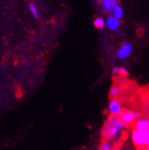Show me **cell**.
<instances>
[{"instance_id":"1","label":"cell","mask_w":149,"mask_h":150,"mask_svg":"<svg viewBox=\"0 0 149 150\" xmlns=\"http://www.w3.org/2000/svg\"><path fill=\"white\" fill-rule=\"evenodd\" d=\"M133 144L138 148H146L149 145V132H140L133 129L132 132Z\"/></svg>"},{"instance_id":"2","label":"cell","mask_w":149,"mask_h":150,"mask_svg":"<svg viewBox=\"0 0 149 150\" xmlns=\"http://www.w3.org/2000/svg\"><path fill=\"white\" fill-rule=\"evenodd\" d=\"M119 121H120V118H119L118 115H111L107 121L105 122V124L103 125L102 128V136L105 138H108L109 137V134H110V132L113 128V126L115 125Z\"/></svg>"},{"instance_id":"3","label":"cell","mask_w":149,"mask_h":150,"mask_svg":"<svg viewBox=\"0 0 149 150\" xmlns=\"http://www.w3.org/2000/svg\"><path fill=\"white\" fill-rule=\"evenodd\" d=\"M132 50H133L132 44L129 43V42H125V43H124L122 45L121 48L119 49V50L117 51L116 56H117L118 59H126L127 57L130 56L131 52H132Z\"/></svg>"},{"instance_id":"4","label":"cell","mask_w":149,"mask_h":150,"mask_svg":"<svg viewBox=\"0 0 149 150\" xmlns=\"http://www.w3.org/2000/svg\"><path fill=\"white\" fill-rule=\"evenodd\" d=\"M109 111L111 112V115H120L122 112V106L121 103L118 100L113 99L109 103Z\"/></svg>"},{"instance_id":"5","label":"cell","mask_w":149,"mask_h":150,"mask_svg":"<svg viewBox=\"0 0 149 150\" xmlns=\"http://www.w3.org/2000/svg\"><path fill=\"white\" fill-rule=\"evenodd\" d=\"M140 132H149V121L147 118H139L136 123V128Z\"/></svg>"},{"instance_id":"6","label":"cell","mask_w":149,"mask_h":150,"mask_svg":"<svg viewBox=\"0 0 149 150\" xmlns=\"http://www.w3.org/2000/svg\"><path fill=\"white\" fill-rule=\"evenodd\" d=\"M120 120L125 125H129L135 121V116H133V111H125L122 112L120 115Z\"/></svg>"},{"instance_id":"7","label":"cell","mask_w":149,"mask_h":150,"mask_svg":"<svg viewBox=\"0 0 149 150\" xmlns=\"http://www.w3.org/2000/svg\"><path fill=\"white\" fill-rule=\"evenodd\" d=\"M105 26L109 29H111V30H116V29L120 27V20L115 18L113 16H110L105 21Z\"/></svg>"},{"instance_id":"8","label":"cell","mask_w":149,"mask_h":150,"mask_svg":"<svg viewBox=\"0 0 149 150\" xmlns=\"http://www.w3.org/2000/svg\"><path fill=\"white\" fill-rule=\"evenodd\" d=\"M128 126V125H125V124H124L121 120L119 121L115 125H114L113 126V128H112V130H111V132H110V134H109V137H108V139H111V138H114L116 134H118V133L120 132L123 128H124V127H127Z\"/></svg>"},{"instance_id":"9","label":"cell","mask_w":149,"mask_h":150,"mask_svg":"<svg viewBox=\"0 0 149 150\" xmlns=\"http://www.w3.org/2000/svg\"><path fill=\"white\" fill-rule=\"evenodd\" d=\"M118 5L116 0H102V6L106 12H113L114 8Z\"/></svg>"},{"instance_id":"10","label":"cell","mask_w":149,"mask_h":150,"mask_svg":"<svg viewBox=\"0 0 149 150\" xmlns=\"http://www.w3.org/2000/svg\"><path fill=\"white\" fill-rule=\"evenodd\" d=\"M113 17H114L115 18H117L119 20H120L124 17V9H123V7L121 6L117 5L114 8V10H113Z\"/></svg>"},{"instance_id":"11","label":"cell","mask_w":149,"mask_h":150,"mask_svg":"<svg viewBox=\"0 0 149 150\" xmlns=\"http://www.w3.org/2000/svg\"><path fill=\"white\" fill-rule=\"evenodd\" d=\"M28 8H29V11H30V13L33 15V17L35 18H37V19L40 18V15H39L38 9H37V7H36V6H35L34 3H29Z\"/></svg>"},{"instance_id":"12","label":"cell","mask_w":149,"mask_h":150,"mask_svg":"<svg viewBox=\"0 0 149 150\" xmlns=\"http://www.w3.org/2000/svg\"><path fill=\"white\" fill-rule=\"evenodd\" d=\"M93 24L96 28H103L105 27V21H104V19L102 18H97L94 20Z\"/></svg>"},{"instance_id":"13","label":"cell","mask_w":149,"mask_h":150,"mask_svg":"<svg viewBox=\"0 0 149 150\" xmlns=\"http://www.w3.org/2000/svg\"><path fill=\"white\" fill-rule=\"evenodd\" d=\"M120 93V88H119L118 86L114 85L111 88L110 90V96L113 97V98H115V97L118 96V94Z\"/></svg>"},{"instance_id":"14","label":"cell","mask_w":149,"mask_h":150,"mask_svg":"<svg viewBox=\"0 0 149 150\" xmlns=\"http://www.w3.org/2000/svg\"><path fill=\"white\" fill-rule=\"evenodd\" d=\"M112 149V144L110 142H105V143H103L100 148V150H111Z\"/></svg>"},{"instance_id":"15","label":"cell","mask_w":149,"mask_h":150,"mask_svg":"<svg viewBox=\"0 0 149 150\" xmlns=\"http://www.w3.org/2000/svg\"><path fill=\"white\" fill-rule=\"evenodd\" d=\"M119 74L123 75V76H128L129 75V72L127 71V70H126L125 68H119Z\"/></svg>"},{"instance_id":"16","label":"cell","mask_w":149,"mask_h":150,"mask_svg":"<svg viewBox=\"0 0 149 150\" xmlns=\"http://www.w3.org/2000/svg\"><path fill=\"white\" fill-rule=\"evenodd\" d=\"M133 116H135V120H138L141 117V114L139 112H133Z\"/></svg>"},{"instance_id":"17","label":"cell","mask_w":149,"mask_h":150,"mask_svg":"<svg viewBox=\"0 0 149 150\" xmlns=\"http://www.w3.org/2000/svg\"><path fill=\"white\" fill-rule=\"evenodd\" d=\"M118 73H119V67H114V68L113 69V74L116 75Z\"/></svg>"}]
</instances>
